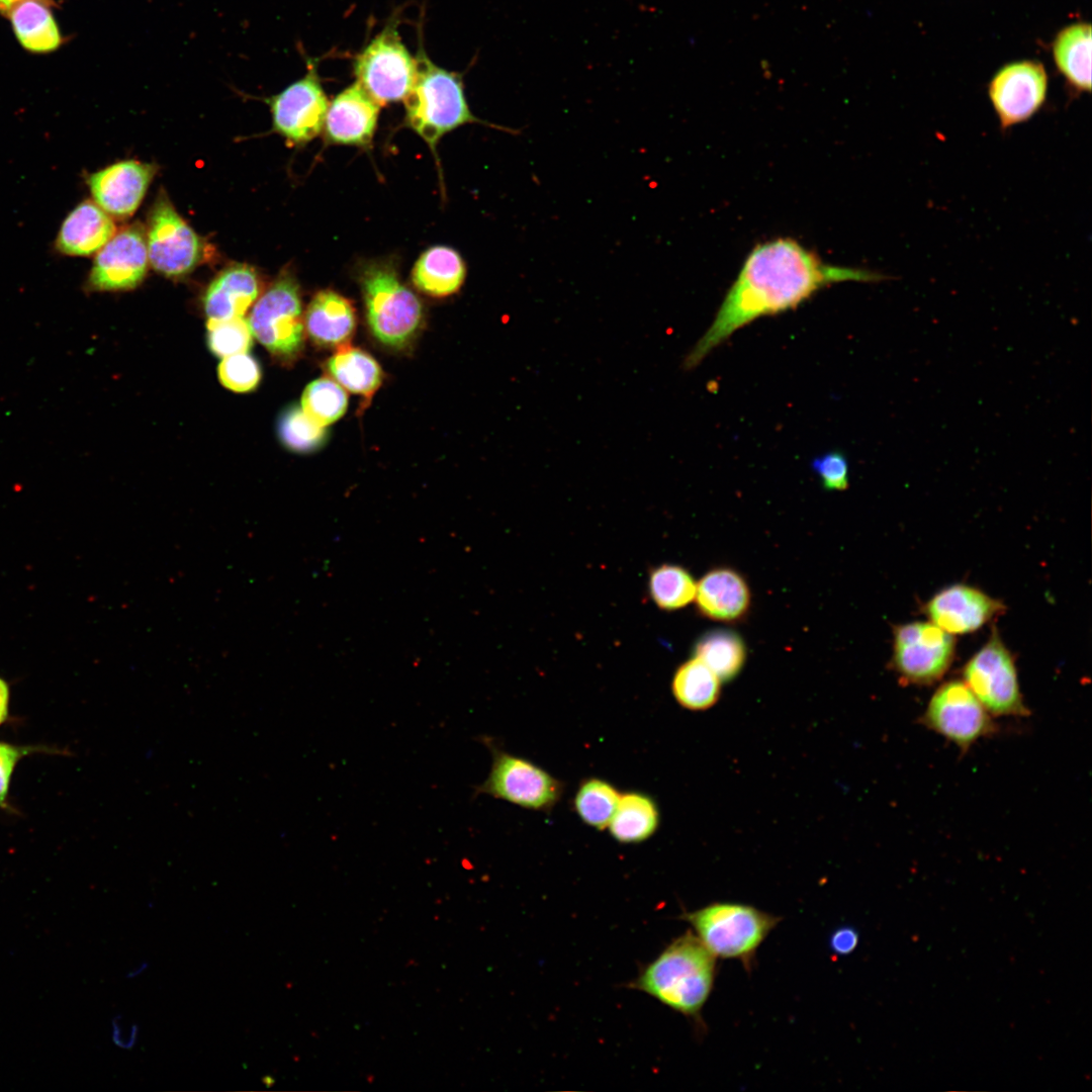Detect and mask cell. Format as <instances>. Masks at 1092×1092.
Wrapping results in <instances>:
<instances>
[{
    "label": "cell",
    "instance_id": "10",
    "mask_svg": "<svg viewBox=\"0 0 1092 1092\" xmlns=\"http://www.w3.org/2000/svg\"><path fill=\"white\" fill-rule=\"evenodd\" d=\"M920 723L967 752L981 738L995 733L992 715L964 680L943 682L933 693Z\"/></svg>",
    "mask_w": 1092,
    "mask_h": 1092
},
{
    "label": "cell",
    "instance_id": "31",
    "mask_svg": "<svg viewBox=\"0 0 1092 1092\" xmlns=\"http://www.w3.org/2000/svg\"><path fill=\"white\" fill-rule=\"evenodd\" d=\"M648 587L657 607L674 611L695 599L697 582L686 568L663 564L651 571Z\"/></svg>",
    "mask_w": 1092,
    "mask_h": 1092
},
{
    "label": "cell",
    "instance_id": "11",
    "mask_svg": "<svg viewBox=\"0 0 1092 1092\" xmlns=\"http://www.w3.org/2000/svg\"><path fill=\"white\" fill-rule=\"evenodd\" d=\"M492 764L475 794H485L526 809L549 810L560 799L563 784L532 761L490 745Z\"/></svg>",
    "mask_w": 1092,
    "mask_h": 1092
},
{
    "label": "cell",
    "instance_id": "2",
    "mask_svg": "<svg viewBox=\"0 0 1092 1092\" xmlns=\"http://www.w3.org/2000/svg\"><path fill=\"white\" fill-rule=\"evenodd\" d=\"M716 957L692 931L675 938L631 983L686 1017L700 1020L713 990Z\"/></svg>",
    "mask_w": 1092,
    "mask_h": 1092
},
{
    "label": "cell",
    "instance_id": "4",
    "mask_svg": "<svg viewBox=\"0 0 1092 1092\" xmlns=\"http://www.w3.org/2000/svg\"><path fill=\"white\" fill-rule=\"evenodd\" d=\"M365 318L372 337L384 348H408L424 325V306L387 261L365 263L358 271Z\"/></svg>",
    "mask_w": 1092,
    "mask_h": 1092
},
{
    "label": "cell",
    "instance_id": "30",
    "mask_svg": "<svg viewBox=\"0 0 1092 1092\" xmlns=\"http://www.w3.org/2000/svg\"><path fill=\"white\" fill-rule=\"evenodd\" d=\"M621 794L609 782L592 778L585 780L574 797V810L585 824L603 830L608 827Z\"/></svg>",
    "mask_w": 1092,
    "mask_h": 1092
},
{
    "label": "cell",
    "instance_id": "1",
    "mask_svg": "<svg viewBox=\"0 0 1092 1092\" xmlns=\"http://www.w3.org/2000/svg\"><path fill=\"white\" fill-rule=\"evenodd\" d=\"M885 279L888 277L884 274L869 269L826 263L794 239L758 244L746 257L714 321L689 353L685 365L697 366L738 329L757 317L795 308L827 285Z\"/></svg>",
    "mask_w": 1092,
    "mask_h": 1092
},
{
    "label": "cell",
    "instance_id": "5",
    "mask_svg": "<svg viewBox=\"0 0 1092 1092\" xmlns=\"http://www.w3.org/2000/svg\"><path fill=\"white\" fill-rule=\"evenodd\" d=\"M697 937L716 958L734 959L750 971L756 950L781 918L753 906L715 902L686 912Z\"/></svg>",
    "mask_w": 1092,
    "mask_h": 1092
},
{
    "label": "cell",
    "instance_id": "36",
    "mask_svg": "<svg viewBox=\"0 0 1092 1092\" xmlns=\"http://www.w3.org/2000/svg\"><path fill=\"white\" fill-rule=\"evenodd\" d=\"M812 469L827 490H844L848 487V463L838 451L827 452L816 457Z\"/></svg>",
    "mask_w": 1092,
    "mask_h": 1092
},
{
    "label": "cell",
    "instance_id": "8",
    "mask_svg": "<svg viewBox=\"0 0 1092 1092\" xmlns=\"http://www.w3.org/2000/svg\"><path fill=\"white\" fill-rule=\"evenodd\" d=\"M252 334L276 357L292 360L304 342V317L298 284L288 272L281 274L253 307Z\"/></svg>",
    "mask_w": 1092,
    "mask_h": 1092
},
{
    "label": "cell",
    "instance_id": "15",
    "mask_svg": "<svg viewBox=\"0 0 1092 1092\" xmlns=\"http://www.w3.org/2000/svg\"><path fill=\"white\" fill-rule=\"evenodd\" d=\"M148 264L145 232L138 223L129 225L99 250L90 271L89 287L98 291L133 288L144 279Z\"/></svg>",
    "mask_w": 1092,
    "mask_h": 1092
},
{
    "label": "cell",
    "instance_id": "27",
    "mask_svg": "<svg viewBox=\"0 0 1092 1092\" xmlns=\"http://www.w3.org/2000/svg\"><path fill=\"white\" fill-rule=\"evenodd\" d=\"M694 655L709 666L721 681H727L737 676L743 668L746 646L735 631L714 629L698 639Z\"/></svg>",
    "mask_w": 1092,
    "mask_h": 1092
},
{
    "label": "cell",
    "instance_id": "7",
    "mask_svg": "<svg viewBox=\"0 0 1092 1092\" xmlns=\"http://www.w3.org/2000/svg\"><path fill=\"white\" fill-rule=\"evenodd\" d=\"M964 682L992 715L1026 717L1013 656L993 630L989 640L963 667Z\"/></svg>",
    "mask_w": 1092,
    "mask_h": 1092
},
{
    "label": "cell",
    "instance_id": "41",
    "mask_svg": "<svg viewBox=\"0 0 1092 1092\" xmlns=\"http://www.w3.org/2000/svg\"><path fill=\"white\" fill-rule=\"evenodd\" d=\"M21 1L23 0H0V13L7 16L13 6Z\"/></svg>",
    "mask_w": 1092,
    "mask_h": 1092
},
{
    "label": "cell",
    "instance_id": "24",
    "mask_svg": "<svg viewBox=\"0 0 1092 1092\" xmlns=\"http://www.w3.org/2000/svg\"><path fill=\"white\" fill-rule=\"evenodd\" d=\"M50 4L52 0H23L7 15L17 40L30 53L48 54L64 42Z\"/></svg>",
    "mask_w": 1092,
    "mask_h": 1092
},
{
    "label": "cell",
    "instance_id": "21",
    "mask_svg": "<svg viewBox=\"0 0 1092 1092\" xmlns=\"http://www.w3.org/2000/svg\"><path fill=\"white\" fill-rule=\"evenodd\" d=\"M109 214L96 203H79L65 218L56 241L57 249L69 256H89L99 251L115 234Z\"/></svg>",
    "mask_w": 1092,
    "mask_h": 1092
},
{
    "label": "cell",
    "instance_id": "37",
    "mask_svg": "<svg viewBox=\"0 0 1092 1092\" xmlns=\"http://www.w3.org/2000/svg\"><path fill=\"white\" fill-rule=\"evenodd\" d=\"M40 747L16 746L0 742V808L9 809L7 795L12 772L18 760L33 751H40Z\"/></svg>",
    "mask_w": 1092,
    "mask_h": 1092
},
{
    "label": "cell",
    "instance_id": "39",
    "mask_svg": "<svg viewBox=\"0 0 1092 1092\" xmlns=\"http://www.w3.org/2000/svg\"><path fill=\"white\" fill-rule=\"evenodd\" d=\"M138 1036V1026L132 1024L129 1028H125L122 1023V1016H116L112 1020V1039L115 1044L123 1049L131 1048Z\"/></svg>",
    "mask_w": 1092,
    "mask_h": 1092
},
{
    "label": "cell",
    "instance_id": "16",
    "mask_svg": "<svg viewBox=\"0 0 1092 1092\" xmlns=\"http://www.w3.org/2000/svg\"><path fill=\"white\" fill-rule=\"evenodd\" d=\"M924 609L931 623L952 635L980 629L1001 615L1004 606L976 587L958 583L937 592Z\"/></svg>",
    "mask_w": 1092,
    "mask_h": 1092
},
{
    "label": "cell",
    "instance_id": "38",
    "mask_svg": "<svg viewBox=\"0 0 1092 1092\" xmlns=\"http://www.w3.org/2000/svg\"><path fill=\"white\" fill-rule=\"evenodd\" d=\"M858 933L850 926H842L832 932L829 939L831 951L836 956L851 953L857 946Z\"/></svg>",
    "mask_w": 1092,
    "mask_h": 1092
},
{
    "label": "cell",
    "instance_id": "14",
    "mask_svg": "<svg viewBox=\"0 0 1092 1092\" xmlns=\"http://www.w3.org/2000/svg\"><path fill=\"white\" fill-rule=\"evenodd\" d=\"M1046 89V74L1038 63L1025 61L1001 69L989 85L1001 129L1028 120L1042 106Z\"/></svg>",
    "mask_w": 1092,
    "mask_h": 1092
},
{
    "label": "cell",
    "instance_id": "3",
    "mask_svg": "<svg viewBox=\"0 0 1092 1092\" xmlns=\"http://www.w3.org/2000/svg\"><path fill=\"white\" fill-rule=\"evenodd\" d=\"M416 59L417 77L403 100L404 122L426 142L434 155L444 134L467 123H481L511 133L518 132L476 117L466 101L459 74L438 67L424 52L420 51Z\"/></svg>",
    "mask_w": 1092,
    "mask_h": 1092
},
{
    "label": "cell",
    "instance_id": "19",
    "mask_svg": "<svg viewBox=\"0 0 1092 1092\" xmlns=\"http://www.w3.org/2000/svg\"><path fill=\"white\" fill-rule=\"evenodd\" d=\"M694 600L702 616L717 622L736 623L748 614L751 594L739 572L729 567H716L697 582Z\"/></svg>",
    "mask_w": 1092,
    "mask_h": 1092
},
{
    "label": "cell",
    "instance_id": "32",
    "mask_svg": "<svg viewBox=\"0 0 1092 1092\" xmlns=\"http://www.w3.org/2000/svg\"><path fill=\"white\" fill-rule=\"evenodd\" d=\"M348 396L332 377L324 376L310 382L303 391L301 410L316 425L326 428L346 412Z\"/></svg>",
    "mask_w": 1092,
    "mask_h": 1092
},
{
    "label": "cell",
    "instance_id": "26",
    "mask_svg": "<svg viewBox=\"0 0 1092 1092\" xmlns=\"http://www.w3.org/2000/svg\"><path fill=\"white\" fill-rule=\"evenodd\" d=\"M659 823L658 808L648 795L628 792L621 795L608 825L611 835L621 843H638L654 834Z\"/></svg>",
    "mask_w": 1092,
    "mask_h": 1092
},
{
    "label": "cell",
    "instance_id": "25",
    "mask_svg": "<svg viewBox=\"0 0 1092 1092\" xmlns=\"http://www.w3.org/2000/svg\"><path fill=\"white\" fill-rule=\"evenodd\" d=\"M326 369L331 377L346 390L365 398L368 404L383 380V372L377 361L367 352L343 345L327 361Z\"/></svg>",
    "mask_w": 1092,
    "mask_h": 1092
},
{
    "label": "cell",
    "instance_id": "13",
    "mask_svg": "<svg viewBox=\"0 0 1092 1092\" xmlns=\"http://www.w3.org/2000/svg\"><path fill=\"white\" fill-rule=\"evenodd\" d=\"M265 101L271 110L273 129L291 145H304L324 129L329 101L313 63H308L302 78Z\"/></svg>",
    "mask_w": 1092,
    "mask_h": 1092
},
{
    "label": "cell",
    "instance_id": "17",
    "mask_svg": "<svg viewBox=\"0 0 1092 1092\" xmlns=\"http://www.w3.org/2000/svg\"><path fill=\"white\" fill-rule=\"evenodd\" d=\"M155 172L152 164L121 161L91 174L88 184L95 203L105 212L127 217L140 206Z\"/></svg>",
    "mask_w": 1092,
    "mask_h": 1092
},
{
    "label": "cell",
    "instance_id": "28",
    "mask_svg": "<svg viewBox=\"0 0 1092 1092\" xmlns=\"http://www.w3.org/2000/svg\"><path fill=\"white\" fill-rule=\"evenodd\" d=\"M1057 65L1077 89L1091 88V27L1074 24L1060 32L1054 43Z\"/></svg>",
    "mask_w": 1092,
    "mask_h": 1092
},
{
    "label": "cell",
    "instance_id": "12",
    "mask_svg": "<svg viewBox=\"0 0 1092 1092\" xmlns=\"http://www.w3.org/2000/svg\"><path fill=\"white\" fill-rule=\"evenodd\" d=\"M146 239L149 263L165 276L186 275L201 261L202 240L164 192L158 195L151 209Z\"/></svg>",
    "mask_w": 1092,
    "mask_h": 1092
},
{
    "label": "cell",
    "instance_id": "6",
    "mask_svg": "<svg viewBox=\"0 0 1092 1092\" xmlns=\"http://www.w3.org/2000/svg\"><path fill=\"white\" fill-rule=\"evenodd\" d=\"M356 81L379 105L404 100L415 83L418 62L396 30L386 25L356 57Z\"/></svg>",
    "mask_w": 1092,
    "mask_h": 1092
},
{
    "label": "cell",
    "instance_id": "42",
    "mask_svg": "<svg viewBox=\"0 0 1092 1092\" xmlns=\"http://www.w3.org/2000/svg\"><path fill=\"white\" fill-rule=\"evenodd\" d=\"M146 968H147V964H145V963H144V964H142V965H141V967H140L139 969L136 968V969H134V970L130 971V972L128 973L127 977H129V978L135 977V976H136V975H139V974H140V973H141L142 971H144V970H145Z\"/></svg>",
    "mask_w": 1092,
    "mask_h": 1092
},
{
    "label": "cell",
    "instance_id": "35",
    "mask_svg": "<svg viewBox=\"0 0 1092 1092\" xmlns=\"http://www.w3.org/2000/svg\"><path fill=\"white\" fill-rule=\"evenodd\" d=\"M220 382L235 391H249L260 380V368L256 360L246 353L224 357L218 366Z\"/></svg>",
    "mask_w": 1092,
    "mask_h": 1092
},
{
    "label": "cell",
    "instance_id": "33",
    "mask_svg": "<svg viewBox=\"0 0 1092 1092\" xmlns=\"http://www.w3.org/2000/svg\"><path fill=\"white\" fill-rule=\"evenodd\" d=\"M279 436L290 450L307 453L315 451L325 443L327 431L313 423L301 408L294 406L282 416Z\"/></svg>",
    "mask_w": 1092,
    "mask_h": 1092
},
{
    "label": "cell",
    "instance_id": "23",
    "mask_svg": "<svg viewBox=\"0 0 1092 1092\" xmlns=\"http://www.w3.org/2000/svg\"><path fill=\"white\" fill-rule=\"evenodd\" d=\"M411 277L414 286L422 293L445 297L461 288L466 277V265L456 250L434 246L416 261Z\"/></svg>",
    "mask_w": 1092,
    "mask_h": 1092
},
{
    "label": "cell",
    "instance_id": "18",
    "mask_svg": "<svg viewBox=\"0 0 1092 1092\" xmlns=\"http://www.w3.org/2000/svg\"><path fill=\"white\" fill-rule=\"evenodd\" d=\"M380 106L356 81L329 104L324 129L334 145L370 147Z\"/></svg>",
    "mask_w": 1092,
    "mask_h": 1092
},
{
    "label": "cell",
    "instance_id": "34",
    "mask_svg": "<svg viewBox=\"0 0 1092 1092\" xmlns=\"http://www.w3.org/2000/svg\"><path fill=\"white\" fill-rule=\"evenodd\" d=\"M208 345L213 354L228 357L246 353L252 344V331L243 316L208 320Z\"/></svg>",
    "mask_w": 1092,
    "mask_h": 1092
},
{
    "label": "cell",
    "instance_id": "29",
    "mask_svg": "<svg viewBox=\"0 0 1092 1092\" xmlns=\"http://www.w3.org/2000/svg\"><path fill=\"white\" fill-rule=\"evenodd\" d=\"M671 690L680 706L702 711L718 701L721 680L709 666L694 656L678 666L672 677Z\"/></svg>",
    "mask_w": 1092,
    "mask_h": 1092
},
{
    "label": "cell",
    "instance_id": "20",
    "mask_svg": "<svg viewBox=\"0 0 1092 1092\" xmlns=\"http://www.w3.org/2000/svg\"><path fill=\"white\" fill-rule=\"evenodd\" d=\"M356 311L352 302L342 294L321 290L310 300L304 316V328L310 340L325 348L348 344L355 333Z\"/></svg>",
    "mask_w": 1092,
    "mask_h": 1092
},
{
    "label": "cell",
    "instance_id": "9",
    "mask_svg": "<svg viewBox=\"0 0 1092 1092\" xmlns=\"http://www.w3.org/2000/svg\"><path fill=\"white\" fill-rule=\"evenodd\" d=\"M893 634L890 663L902 682L928 686L943 677L954 658L951 634L931 622L898 625Z\"/></svg>",
    "mask_w": 1092,
    "mask_h": 1092
},
{
    "label": "cell",
    "instance_id": "22",
    "mask_svg": "<svg viewBox=\"0 0 1092 1092\" xmlns=\"http://www.w3.org/2000/svg\"><path fill=\"white\" fill-rule=\"evenodd\" d=\"M260 293L256 272L244 264L224 269L211 282L204 295V310L208 320H228L242 316Z\"/></svg>",
    "mask_w": 1092,
    "mask_h": 1092
},
{
    "label": "cell",
    "instance_id": "40",
    "mask_svg": "<svg viewBox=\"0 0 1092 1092\" xmlns=\"http://www.w3.org/2000/svg\"><path fill=\"white\" fill-rule=\"evenodd\" d=\"M9 689L8 685L0 678V725L8 716Z\"/></svg>",
    "mask_w": 1092,
    "mask_h": 1092
}]
</instances>
